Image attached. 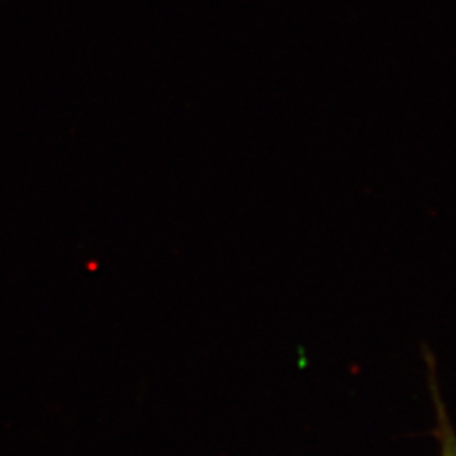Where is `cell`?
I'll use <instances>...</instances> for the list:
<instances>
[{"mask_svg": "<svg viewBox=\"0 0 456 456\" xmlns=\"http://www.w3.org/2000/svg\"><path fill=\"white\" fill-rule=\"evenodd\" d=\"M442 456H456V439L448 427L442 430Z\"/></svg>", "mask_w": 456, "mask_h": 456, "instance_id": "obj_1", "label": "cell"}]
</instances>
